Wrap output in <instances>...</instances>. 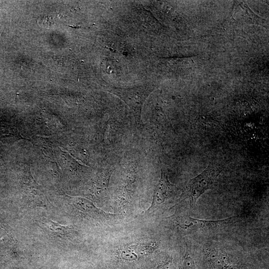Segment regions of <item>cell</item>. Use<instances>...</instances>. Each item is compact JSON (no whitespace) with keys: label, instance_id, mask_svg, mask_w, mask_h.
<instances>
[{"label":"cell","instance_id":"cell-6","mask_svg":"<svg viewBox=\"0 0 269 269\" xmlns=\"http://www.w3.org/2000/svg\"><path fill=\"white\" fill-rule=\"evenodd\" d=\"M73 203L76 208L82 211V212L90 213H99L103 215L107 214L102 210L96 208L92 203L88 200H84V199L74 198Z\"/></svg>","mask_w":269,"mask_h":269},{"label":"cell","instance_id":"cell-2","mask_svg":"<svg viewBox=\"0 0 269 269\" xmlns=\"http://www.w3.org/2000/svg\"><path fill=\"white\" fill-rule=\"evenodd\" d=\"M175 219L179 227L191 231L216 229L229 220L228 219L219 221L204 220L194 218L184 213L178 215Z\"/></svg>","mask_w":269,"mask_h":269},{"label":"cell","instance_id":"cell-5","mask_svg":"<svg viewBox=\"0 0 269 269\" xmlns=\"http://www.w3.org/2000/svg\"><path fill=\"white\" fill-rule=\"evenodd\" d=\"M209 258L212 264L218 269H224L229 266V261L227 256L217 250L211 251Z\"/></svg>","mask_w":269,"mask_h":269},{"label":"cell","instance_id":"cell-8","mask_svg":"<svg viewBox=\"0 0 269 269\" xmlns=\"http://www.w3.org/2000/svg\"><path fill=\"white\" fill-rule=\"evenodd\" d=\"M182 269H196L194 260L188 251L185 255Z\"/></svg>","mask_w":269,"mask_h":269},{"label":"cell","instance_id":"cell-9","mask_svg":"<svg viewBox=\"0 0 269 269\" xmlns=\"http://www.w3.org/2000/svg\"><path fill=\"white\" fill-rule=\"evenodd\" d=\"M158 269H175V267L173 263L169 262L161 265Z\"/></svg>","mask_w":269,"mask_h":269},{"label":"cell","instance_id":"cell-1","mask_svg":"<svg viewBox=\"0 0 269 269\" xmlns=\"http://www.w3.org/2000/svg\"><path fill=\"white\" fill-rule=\"evenodd\" d=\"M223 168V164L211 161L202 173L191 179L186 191L191 206H194L204 193L212 188Z\"/></svg>","mask_w":269,"mask_h":269},{"label":"cell","instance_id":"cell-7","mask_svg":"<svg viewBox=\"0 0 269 269\" xmlns=\"http://www.w3.org/2000/svg\"><path fill=\"white\" fill-rule=\"evenodd\" d=\"M47 225L51 231L62 235H66L68 233V230L71 229L69 226L61 225L52 220H50L48 222Z\"/></svg>","mask_w":269,"mask_h":269},{"label":"cell","instance_id":"cell-4","mask_svg":"<svg viewBox=\"0 0 269 269\" xmlns=\"http://www.w3.org/2000/svg\"><path fill=\"white\" fill-rule=\"evenodd\" d=\"M0 139L11 143L23 139V138L15 125L0 122Z\"/></svg>","mask_w":269,"mask_h":269},{"label":"cell","instance_id":"cell-3","mask_svg":"<svg viewBox=\"0 0 269 269\" xmlns=\"http://www.w3.org/2000/svg\"><path fill=\"white\" fill-rule=\"evenodd\" d=\"M175 188V186L169 182L166 171L162 168L161 178L155 188L152 204L149 210L162 204L170 198L174 194Z\"/></svg>","mask_w":269,"mask_h":269}]
</instances>
